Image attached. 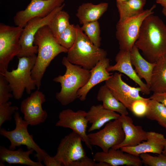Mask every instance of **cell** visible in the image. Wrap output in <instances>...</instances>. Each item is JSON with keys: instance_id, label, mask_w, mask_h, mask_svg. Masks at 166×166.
I'll use <instances>...</instances> for the list:
<instances>
[{"instance_id": "25", "label": "cell", "mask_w": 166, "mask_h": 166, "mask_svg": "<svg viewBox=\"0 0 166 166\" xmlns=\"http://www.w3.org/2000/svg\"><path fill=\"white\" fill-rule=\"evenodd\" d=\"M149 89L153 93L166 91V54L156 62L152 72Z\"/></svg>"}, {"instance_id": "9", "label": "cell", "mask_w": 166, "mask_h": 166, "mask_svg": "<svg viewBox=\"0 0 166 166\" xmlns=\"http://www.w3.org/2000/svg\"><path fill=\"white\" fill-rule=\"evenodd\" d=\"M87 136L91 145L98 146L105 152L120 144L125 138L122 123L119 119L109 121L102 129L89 133Z\"/></svg>"}, {"instance_id": "31", "label": "cell", "mask_w": 166, "mask_h": 166, "mask_svg": "<svg viewBox=\"0 0 166 166\" xmlns=\"http://www.w3.org/2000/svg\"><path fill=\"white\" fill-rule=\"evenodd\" d=\"M76 36V25L70 24L56 39L61 45L69 49L74 43Z\"/></svg>"}, {"instance_id": "40", "label": "cell", "mask_w": 166, "mask_h": 166, "mask_svg": "<svg viewBox=\"0 0 166 166\" xmlns=\"http://www.w3.org/2000/svg\"><path fill=\"white\" fill-rule=\"evenodd\" d=\"M162 153L164 155L166 156V138L165 139L164 148Z\"/></svg>"}, {"instance_id": "23", "label": "cell", "mask_w": 166, "mask_h": 166, "mask_svg": "<svg viewBox=\"0 0 166 166\" xmlns=\"http://www.w3.org/2000/svg\"><path fill=\"white\" fill-rule=\"evenodd\" d=\"M108 3L101 2L94 4L91 2L84 3L78 7L76 15L80 24L98 21L107 11Z\"/></svg>"}, {"instance_id": "42", "label": "cell", "mask_w": 166, "mask_h": 166, "mask_svg": "<svg viewBox=\"0 0 166 166\" xmlns=\"http://www.w3.org/2000/svg\"><path fill=\"white\" fill-rule=\"evenodd\" d=\"M116 2H124L126 1H127V0H116Z\"/></svg>"}, {"instance_id": "16", "label": "cell", "mask_w": 166, "mask_h": 166, "mask_svg": "<svg viewBox=\"0 0 166 166\" xmlns=\"http://www.w3.org/2000/svg\"><path fill=\"white\" fill-rule=\"evenodd\" d=\"M93 160L96 162L106 163L110 166H141L143 164L139 156L124 152L120 148H112L107 152H97Z\"/></svg>"}, {"instance_id": "15", "label": "cell", "mask_w": 166, "mask_h": 166, "mask_svg": "<svg viewBox=\"0 0 166 166\" xmlns=\"http://www.w3.org/2000/svg\"><path fill=\"white\" fill-rule=\"evenodd\" d=\"M122 75L116 72L110 77L105 81V84L115 97L130 111L132 103L135 100L144 99L140 92H141L140 87L131 86L124 81Z\"/></svg>"}, {"instance_id": "34", "label": "cell", "mask_w": 166, "mask_h": 166, "mask_svg": "<svg viewBox=\"0 0 166 166\" xmlns=\"http://www.w3.org/2000/svg\"><path fill=\"white\" fill-rule=\"evenodd\" d=\"M149 98L134 100L132 103L130 110L136 117L145 116L148 108V101Z\"/></svg>"}, {"instance_id": "1", "label": "cell", "mask_w": 166, "mask_h": 166, "mask_svg": "<svg viewBox=\"0 0 166 166\" xmlns=\"http://www.w3.org/2000/svg\"><path fill=\"white\" fill-rule=\"evenodd\" d=\"M134 45L145 59L156 63L166 54V25L158 16L149 15L141 24Z\"/></svg>"}, {"instance_id": "2", "label": "cell", "mask_w": 166, "mask_h": 166, "mask_svg": "<svg viewBox=\"0 0 166 166\" xmlns=\"http://www.w3.org/2000/svg\"><path fill=\"white\" fill-rule=\"evenodd\" d=\"M34 44L38 46V53L31 77L38 90L44 73L51 62L59 54L67 53L68 49L58 43L48 25L40 28L37 32Z\"/></svg>"}, {"instance_id": "7", "label": "cell", "mask_w": 166, "mask_h": 166, "mask_svg": "<svg viewBox=\"0 0 166 166\" xmlns=\"http://www.w3.org/2000/svg\"><path fill=\"white\" fill-rule=\"evenodd\" d=\"M23 28L0 24V73L7 70L9 64L21 49L20 37Z\"/></svg>"}, {"instance_id": "29", "label": "cell", "mask_w": 166, "mask_h": 166, "mask_svg": "<svg viewBox=\"0 0 166 166\" xmlns=\"http://www.w3.org/2000/svg\"><path fill=\"white\" fill-rule=\"evenodd\" d=\"M69 14L63 10L59 11L48 25L54 38H56L70 24Z\"/></svg>"}, {"instance_id": "8", "label": "cell", "mask_w": 166, "mask_h": 166, "mask_svg": "<svg viewBox=\"0 0 166 166\" xmlns=\"http://www.w3.org/2000/svg\"><path fill=\"white\" fill-rule=\"evenodd\" d=\"M156 6L154 4L150 9L144 10L139 14L118 22L116 35L120 50L131 52L138 38L143 20L149 15L153 14Z\"/></svg>"}, {"instance_id": "4", "label": "cell", "mask_w": 166, "mask_h": 166, "mask_svg": "<svg viewBox=\"0 0 166 166\" xmlns=\"http://www.w3.org/2000/svg\"><path fill=\"white\" fill-rule=\"evenodd\" d=\"M76 26V39L72 46L68 49L66 57L72 64L90 70L100 60L106 57L107 53L93 45L78 24Z\"/></svg>"}, {"instance_id": "3", "label": "cell", "mask_w": 166, "mask_h": 166, "mask_svg": "<svg viewBox=\"0 0 166 166\" xmlns=\"http://www.w3.org/2000/svg\"><path fill=\"white\" fill-rule=\"evenodd\" d=\"M62 63L66 69L65 73L55 77L53 81L60 83L61 88L55 94L56 99L66 106L78 98V91L87 83L91 73L90 70L71 63L66 57H63Z\"/></svg>"}, {"instance_id": "14", "label": "cell", "mask_w": 166, "mask_h": 166, "mask_svg": "<svg viewBox=\"0 0 166 166\" xmlns=\"http://www.w3.org/2000/svg\"><path fill=\"white\" fill-rule=\"evenodd\" d=\"M86 112L81 110L74 112L69 109L62 110L59 114L55 126L72 129L81 137L86 146L92 150V146L89 143L86 132L89 123L86 118Z\"/></svg>"}, {"instance_id": "35", "label": "cell", "mask_w": 166, "mask_h": 166, "mask_svg": "<svg viewBox=\"0 0 166 166\" xmlns=\"http://www.w3.org/2000/svg\"><path fill=\"white\" fill-rule=\"evenodd\" d=\"M9 82L2 74L0 73V104L8 101L13 97Z\"/></svg>"}, {"instance_id": "38", "label": "cell", "mask_w": 166, "mask_h": 166, "mask_svg": "<svg viewBox=\"0 0 166 166\" xmlns=\"http://www.w3.org/2000/svg\"><path fill=\"white\" fill-rule=\"evenodd\" d=\"M149 98L155 100L161 103L166 107V91L161 93H153Z\"/></svg>"}, {"instance_id": "13", "label": "cell", "mask_w": 166, "mask_h": 166, "mask_svg": "<svg viewBox=\"0 0 166 166\" xmlns=\"http://www.w3.org/2000/svg\"><path fill=\"white\" fill-rule=\"evenodd\" d=\"M45 101V94L38 90L21 102V112L29 125L36 126L45 121L48 114L43 109L42 105Z\"/></svg>"}, {"instance_id": "27", "label": "cell", "mask_w": 166, "mask_h": 166, "mask_svg": "<svg viewBox=\"0 0 166 166\" xmlns=\"http://www.w3.org/2000/svg\"><path fill=\"white\" fill-rule=\"evenodd\" d=\"M146 0H127L117 2V6L119 14L118 21L139 14L142 12Z\"/></svg>"}, {"instance_id": "11", "label": "cell", "mask_w": 166, "mask_h": 166, "mask_svg": "<svg viewBox=\"0 0 166 166\" xmlns=\"http://www.w3.org/2000/svg\"><path fill=\"white\" fill-rule=\"evenodd\" d=\"M81 137L73 131L61 139L55 155L56 160L63 166H70L73 162L86 156Z\"/></svg>"}, {"instance_id": "36", "label": "cell", "mask_w": 166, "mask_h": 166, "mask_svg": "<svg viewBox=\"0 0 166 166\" xmlns=\"http://www.w3.org/2000/svg\"><path fill=\"white\" fill-rule=\"evenodd\" d=\"M96 162L85 156L73 162L70 166H100L99 162Z\"/></svg>"}, {"instance_id": "19", "label": "cell", "mask_w": 166, "mask_h": 166, "mask_svg": "<svg viewBox=\"0 0 166 166\" xmlns=\"http://www.w3.org/2000/svg\"><path fill=\"white\" fill-rule=\"evenodd\" d=\"M119 119L122 123L125 138L120 144L112 148L119 149L123 147L134 146L147 140L148 132L141 126L135 125L131 117L128 115H121Z\"/></svg>"}, {"instance_id": "22", "label": "cell", "mask_w": 166, "mask_h": 166, "mask_svg": "<svg viewBox=\"0 0 166 166\" xmlns=\"http://www.w3.org/2000/svg\"><path fill=\"white\" fill-rule=\"evenodd\" d=\"M33 149L24 151L22 148L12 150L4 146H0V160L3 163L19 164L29 166H44L41 162L32 160L30 156L34 151Z\"/></svg>"}, {"instance_id": "10", "label": "cell", "mask_w": 166, "mask_h": 166, "mask_svg": "<svg viewBox=\"0 0 166 166\" xmlns=\"http://www.w3.org/2000/svg\"><path fill=\"white\" fill-rule=\"evenodd\" d=\"M65 6L63 3L55 8L45 17H36L30 20L23 28L20 37L21 49L18 58L28 57L38 53V47L34 45V36L42 27L48 25L54 15L60 10H63Z\"/></svg>"}, {"instance_id": "17", "label": "cell", "mask_w": 166, "mask_h": 166, "mask_svg": "<svg viewBox=\"0 0 166 166\" xmlns=\"http://www.w3.org/2000/svg\"><path fill=\"white\" fill-rule=\"evenodd\" d=\"M116 64L110 65L107 68L109 72L117 71L124 74L137 84L141 89V92L149 94L150 90L146 83L139 77L132 67L130 59V52L120 50L115 59Z\"/></svg>"}, {"instance_id": "28", "label": "cell", "mask_w": 166, "mask_h": 166, "mask_svg": "<svg viewBox=\"0 0 166 166\" xmlns=\"http://www.w3.org/2000/svg\"><path fill=\"white\" fill-rule=\"evenodd\" d=\"M145 117L148 119L156 121L166 130V107L161 103L149 98Z\"/></svg>"}, {"instance_id": "37", "label": "cell", "mask_w": 166, "mask_h": 166, "mask_svg": "<svg viewBox=\"0 0 166 166\" xmlns=\"http://www.w3.org/2000/svg\"><path fill=\"white\" fill-rule=\"evenodd\" d=\"M43 161L44 164L46 166H62L56 160L54 156H51L48 153L44 156Z\"/></svg>"}, {"instance_id": "33", "label": "cell", "mask_w": 166, "mask_h": 166, "mask_svg": "<svg viewBox=\"0 0 166 166\" xmlns=\"http://www.w3.org/2000/svg\"><path fill=\"white\" fill-rule=\"evenodd\" d=\"M11 105V102L9 101L0 104V127L5 121L11 120L12 115L18 110V106Z\"/></svg>"}, {"instance_id": "41", "label": "cell", "mask_w": 166, "mask_h": 166, "mask_svg": "<svg viewBox=\"0 0 166 166\" xmlns=\"http://www.w3.org/2000/svg\"><path fill=\"white\" fill-rule=\"evenodd\" d=\"M162 12L166 17V8L163 7L162 10Z\"/></svg>"}, {"instance_id": "5", "label": "cell", "mask_w": 166, "mask_h": 166, "mask_svg": "<svg viewBox=\"0 0 166 166\" xmlns=\"http://www.w3.org/2000/svg\"><path fill=\"white\" fill-rule=\"evenodd\" d=\"M37 57L35 54L18 58V62L16 69L11 71L7 70L2 74L8 82L14 99H21L25 89L28 94H30L32 90L35 89L36 84L32 77L31 71Z\"/></svg>"}, {"instance_id": "32", "label": "cell", "mask_w": 166, "mask_h": 166, "mask_svg": "<svg viewBox=\"0 0 166 166\" xmlns=\"http://www.w3.org/2000/svg\"><path fill=\"white\" fill-rule=\"evenodd\" d=\"M142 163L149 166H166V156L162 153L152 156L148 153L139 155Z\"/></svg>"}, {"instance_id": "39", "label": "cell", "mask_w": 166, "mask_h": 166, "mask_svg": "<svg viewBox=\"0 0 166 166\" xmlns=\"http://www.w3.org/2000/svg\"><path fill=\"white\" fill-rule=\"evenodd\" d=\"M156 2L160 4L163 7L166 8V0H156Z\"/></svg>"}, {"instance_id": "20", "label": "cell", "mask_w": 166, "mask_h": 166, "mask_svg": "<svg viewBox=\"0 0 166 166\" xmlns=\"http://www.w3.org/2000/svg\"><path fill=\"white\" fill-rule=\"evenodd\" d=\"M109 62V59L105 57L90 70L91 75L89 81L77 92L78 97L81 101H83L85 100L88 93L94 86L110 77L111 74L107 70L110 65Z\"/></svg>"}, {"instance_id": "26", "label": "cell", "mask_w": 166, "mask_h": 166, "mask_svg": "<svg viewBox=\"0 0 166 166\" xmlns=\"http://www.w3.org/2000/svg\"><path fill=\"white\" fill-rule=\"evenodd\" d=\"M97 99L98 101L102 102V105L105 109L120 115H128L127 109L117 99L105 84L100 88Z\"/></svg>"}, {"instance_id": "6", "label": "cell", "mask_w": 166, "mask_h": 166, "mask_svg": "<svg viewBox=\"0 0 166 166\" xmlns=\"http://www.w3.org/2000/svg\"><path fill=\"white\" fill-rule=\"evenodd\" d=\"M14 117L15 124L14 130L7 131L4 128H0L1 135L7 138L10 142L8 148L14 150L17 147L25 145L28 149L34 150L36 152L34 157L37 158L38 161L41 162L47 153L34 141L33 135L30 134L27 130L29 124L23 119L19 112L16 111Z\"/></svg>"}, {"instance_id": "30", "label": "cell", "mask_w": 166, "mask_h": 166, "mask_svg": "<svg viewBox=\"0 0 166 166\" xmlns=\"http://www.w3.org/2000/svg\"><path fill=\"white\" fill-rule=\"evenodd\" d=\"M82 25L80 27L82 31L93 45L100 47L101 38L100 36V26L98 21L89 22Z\"/></svg>"}, {"instance_id": "18", "label": "cell", "mask_w": 166, "mask_h": 166, "mask_svg": "<svg viewBox=\"0 0 166 166\" xmlns=\"http://www.w3.org/2000/svg\"><path fill=\"white\" fill-rule=\"evenodd\" d=\"M166 138L164 135L155 132H148L147 139L137 145L131 147H123L122 151L139 156L144 153H152L157 154L162 153Z\"/></svg>"}, {"instance_id": "12", "label": "cell", "mask_w": 166, "mask_h": 166, "mask_svg": "<svg viewBox=\"0 0 166 166\" xmlns=\"http://www.w3.org/2000/svg\"><path fill=\"white\" fill-rule=\"evenodd\" d=\"M65 0H31L24 10L17 12L14 17L16 26L23 28L30 19L36 17L43 18L55 8L61 6Z\"/></svg>"}, {"instance_id": "24", "label": "cell", "mask_w": 166, "mask_h": 166, "mask_svg": "<svg viewBox=\"0 0 166 166\" xmlns=\"http://www.w3.org/2000/svg\"><path fill=\"white\" fill-rule=\"evenodd\" d=\"M130 59L136 73L141 79L145 80L149 88L152 72L156 63L150 62L145 59L135 45L130 52Z\"/></svg>"}, {"instance_id": "21", "label": "cell", "mask_w": 166, "mask_h": 166, "mask_svg": "<svg viewBox=\"0 0 166 166\" xmlns=\"http://www.w3.org/2000/svg\"><path fill=\"white\" fill-rule=\"evenodd\" d=\"M120 115L116 112L105 109L102 105H92L86 115L88 122L91 124L88 132L99 129L109 121L118 119Z\"/></svg>"}]
</instances>
